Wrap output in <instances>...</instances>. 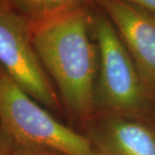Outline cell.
Listing matches in <instances>:
<instances>
[{"label": "cell", "instance_id": "obj_1", "mask_svg": "<svg viewBox=\"0 0 155 155\" xmlns=\"http://www.w3.org/2000/svg\"><path fill=\"white\" fill-rule=\"evenodd\" d=\"M84 7L32 24L35 50L71 116L88 120L95 109L97 46L90 38Z\"/></svg>", "mask_w": 155, "mask_h": 155}, {"label": "cell", "instance_id": "obj_2", "mask_svg": "<svg viewBox=\"0 0 155 155\" xmlns=\"http://www.w3.org/2000/svg\"><path fill=\"white\" fill-rule=\"evenodd\" d=\"M0 118L15 144L61 155H103L89 137L57 120L0 66Z\"/></svg>", "mask_w": 155, "mask_h": 155}, {"label": "cell", "instance_id": "obj_3", "mask_svg": "<svg viewBox=\"0 0 155 155\" xmlns=\"http://www.w3.org/2000/svg\"><path fill=\"white\" fill-rule=\"evenodd\" d=\"M98 52L95 105L110 114L130 116L149 108V90L119 34L103 12L92 19Z\"/></svg>", "mask_w": 155, "mask_h": 155}, {"label": "cell", "instance_id": "obj_4", "mask_svg": "<svg viewBox=\"0 0 155 155\" xmlns=\"http://www.w3.org/2000/svg\"><path fill=\"white\" fill-rule=\"evenodd\" d=\"M0 66L46 109L60 110L58 94L35 50L32 23L9 2L0 3Z\"/></svg>", "mask_w": 155, "mask_h": 155}, {"label": "cell", "instance_id": "obj_5", "mask_svg": "<svg viewBox=\"0 0 155 155\" xmlns=\"http://www.w3.org/2000/svg\"><path fill=\"white\" fill-rule=\"evenodd\" d=\"M116 29L148 90H155V13L124 0H96Z\"/></svg>", "mask_w": 155, "mask_h": 155}, {"label": "cell", "instance_id": "obj_6", "mask_svg": "<svg viewBox=\"0 0 155 155\" xmlns=\"http://www.w3.org/2000/svg\"><path fill=\"white\" fill-rule=\"evenodd\" d=\"M90 139L103 155H155V130L125 115L103 118Z\"/></svg>", "mask_w": 155, "mask_h": 155}, {"label": "cell", "instance_id": "obj_7", "mask_svg": "<svg viewBox=\"0 0 155 155\" xmlns=\"http://www.w3.org/2000/svg\"><path fill=\"white\" fill-rule=\"evenodd\" d=\"M88 0H8L32 24L44 22L82 8Z\"/></svg>", "mask_w": 155, "mask_h": 155}, {"label": "cell", "instance_id": "obj_8", "mask_svg": "<svg viewBox=\"0 0 155 155\" xmlns=\"http://www.w3.org/2000/svg\"><path fill=\"white\" fill-rule=\"evenodd\" d=\"M14 146L15 141L0 118V155H11Z\"/></svg>", "mask_w": 155, "mask_h": 155}, {"label": "cell", "instance_id": "obj_9", "mask_svg": "<svg viewBox=\"0 0 155 155\" xmlns=\"http://www.w3.org/2000/svg\"><path fill=\"white\" fill-rule=\"evenodd\" d=\"M11 155H61V154L48 149H44V148L15 144L14 149H13V152Z\"/></svg>", "mask_w": 155, "mask_h": 155}, {"label": "cell", "instance_id": "obj_10", "mask_svg": "<svg viewBox=\"0 0 155 155\" xmlns=\"http://www.w3.org/2000/svg\"><path fill=\"white\" fill-rule=\"evenodd\" d=\"M124 1L131 3L144 10L155 13V0H124Z\"/></svg>", "mask_w": 155, "mask_h": 155}, {"label": "cell", "instance_id": "obj_11", "mask_svg": "<svg viewBox=\"0 0 155 155\" xmlns=\"http://www.w3.org/2000/svg\"><path fill=\"white\" fill-rule=\"evenodd\" d=\"M1 2H8V0H0V3Z\"/></svg>", "mask_w": 155, "mask_h": 155}]
</instances>
